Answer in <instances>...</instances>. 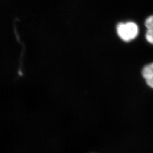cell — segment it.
<instances>
[{"label":"cell","mask_w":153,"mask_h":153,"mask_svg":"<svg viewBox=\"0 0 153 153\" xmlns=\"http://www.w3.org/2000/svg\"><path fill=\"white\" fill-rule=\"evenodd\" d=\"M116 31L119 38L126 42H129L136 38L138 34V27L133 22L120 23L117 25Z\"/></svg>","instance_id":"1"},{"label":"cell","mask_w":153,"mask_h":153,"mask_svg":"<svg viewBox=\"0 0 153 153\" xmlns=\"http://www.w3.org/2000/svg\"><path fill=\"white\" fill-rule=\"evenodd\" d=\"M142 75L146 84L150 88H153V62L143 68Z\"/></svg>","instance_id":"2"},{"label":"cell","mask_w":153,"mask_h":153,"mask_svg":"<svg viewBox=\"0 0 153 153\" xmlns=\"http://www.w3.org/2000/svg\"><path fill=\"white\" fill-rule=\"evenodd\" d=\"M145 25L147 28L146 39L148 42L153 44V16H149L146 19Z\"/></svg>","instance_id":"3"}]
</instances>
